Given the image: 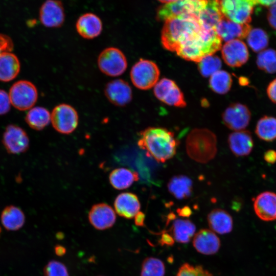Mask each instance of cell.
I'll use <instances>...</instances> for the list:
<instances>
[{"label":"cell","mask_w":276,"mask_h":276,"mask_svg":"<svg viewBox=\"0 0 276 276\" xmlns=\"http://www.w3.org/2000/svg\"><path fill=\"white\" fill-rule=\"evenodd\" d=\"M137 144L157 162L164 163L176 152L178 142L174 133L166 128L151 127L140 132Z\"/></svg>","instance_id":"obj_1"},{"label":"cell","mask_w":276,"mask_h":276,"mask_svg":"<svg viewBox=\"0 0 276 276\" xmlns=\"http://www.w3.org/2000/svg\"><path fill=\"white\" fill-rule=\"evenodd\" d=\"M201 26L198 20L190 17H178L165 21L161 42L163 47L172 52L192 39L199 32Z\"/></svg>","instance_id":"obj_2"},{"label":"cell","mask_w":276,"mask_h":276,"mask_svg":"<svg viewBox=\"0 0 276 276\" xmlns=\"http://www.w3.org/2000/svg\"><path fill=\"white\" fill-rule=\"evenodd\" d=\"M221 42L215 30L201 27L194 38L181 45L175 52L185 60L198 62L203 57L220 50Z\"/></svg>","instance_id":"obj_3"},{"label":"cell","mask_w":276,"mask_h":276,"mask_svg":"<svg viewBox=\"0 0 276 276\" xmlns=\"http://www.w3.org/2000/svg\"><path fill=\"white\" fill-rule=\"evenodd\" d=\"M186 147L191 158L198 163H206L216 154V136L208 129H194L187 137Z\"/></svg>","instance_id":"obj_4"},{"label":"cell","mask_w":276,"mask_h":276,"mask_svg":"<svg viewBox=\"0 0 276 276\" xmlns=\"http://www.w3.org/2000/svg\"><path fill=\"white\" fill-rule=\"evenodd\" d=\"M208 0H176L159 7L156 13L158 20L178 17H190L198 20Z\"/></svg>","instance_id":"obj_5"},{"label":"cell","mask_w":276,"mask_h":276,"mask_svg":"<svg viewBox=\"0 0 276 276\" xmlns=\"http://www.w3.org/2000/svg\"><path fill=\"white\" fill-rule=\"evenodd\" d=\"M159 69L152 61L140 59L132 67L130 76L133 85L142 90L154 87L158 81Z\"/></svg>","instance_id":"obj_6"},{"label":"cell","mask_w":276,"mask_h":276,"mask_svg":"<svg viewBox=\"0 0 276 276\" xmlns=\"http://www.w3.org/2000/svg\"><path fill=\"white\" fill-rule=\"evenodd\" d=\"M258 0H220L221 11L227 19L236 23L249 24Z\"/></svg>","instance_id":"obj_7"},{"label":"cell","mask_w":276,"mask_h":276,"mask_svg":"<svg viewBox=\"0 0 276 276\" xmlns=\"http://www.w3.org/2000/svg\"><path fill=\"white\" fill-rule=\"evenodd\" d=\"M98 65L105 75L117 77L123 74L127 67V61L124 53L119 49L109 47L99 54Z\"/></svg>","instance_id":"obj_8"},{"label":"cell","mask_w":276,"mask_h":276,"mask_svg":"<svg viewBox=\"0 0 276 276\" xmlns=\"http://www.w3.org/2000/svg\"><path fill=\"white\" fill-rule=\"evenodd\" d=\"M9 95L11 104L19 110L31 109L38 98L36 87L27 80H20L14 83L10 89Z\"/></svg>","instance_id":"obj_9"},{"label":"cell","mask_w":276,"mask_h":276,"mask_svg":"<svg viewBox=\"0 0 276 276\" xmlns=\"http://www.w3.org/2000/svg\"><path fill=\"white\" fill-rule=\"evenodd\" d=\"M78 114L75 109L67 104H60L53 109L51 122L58 132L68 134L73 132L78 124Z\"/></svg>","instance_id":"obj_10"},{"label":"cell","mask_w":276,"mask_h":276,"mask_svg":"<svg viewBox=\"0 0 276 276\" xmlns=\"http://www.w3.org/2000/svg\"><path fill=\"white\" fill-rule=\"evenodd\" d=\"M155 96L163 103L178 107H184L187 103L182 92L172 80L163 78L154 86Z\"/></svg>","instance_id":"obj_11"},{"label":"cell","mask_w":276,"mask_h":276,"mask_svg":"<svg viewBox=\"0 0 276 276\" xmlns=\"http://www.w3.org/2000/svg\"><path fill=\"white\" fill-rule=\"evenodd\" d=\"M2 143L8 153L19 154L28 150L30 140L22 128L10 124L6 127L3 133Z\"/></svg>","instance_id":"obj_12"},{"label":"cell","mask_w":276,"mask_h":276,"mask_svg":"<svg viewBox=\"0 0 276 276\" xmlns=\"http://www.w3.org/2000/svg\"><path fill=\"white\" fill-rule=\"evenodd\" d=\"M251 113L248 108L240 103L229 105L222 114L224 125L234 131L242 130L249 124Z\"/></svg>","instance_id":"obj_13"},{"label":"cell","mask_w":276,"mask_h":276,"mask_svg":"<svg viewBox=\"0 0 276 276\" xmlns=\"http://www.w3.org/2000/svg\"><path fill=\"white\" fill-rule=\"evenodd\" d=\"M40 22L48 28H58L65 20V12L62 2L59 0H46L39 11Z\"/></svg>","instance_id":"obj_14"},{"label":"cell","mask_w":276,"mask_h":276,"mask_svg":"<svg viewBox=\"0 0 276 276\" xmlns=\"http://www.w3.org/2000/svg\"><path fill=\"white\" fill-rule=\"evenodd\" d=\"M221 54L225 63L233 67L241 66L249 58L247 47L240 39L226 42L221 47Z\"/></svg>","instance_id":"obj_15"},{"label":"cell","mask_w":276,"mask_h":276,"mask_svg":"<svg viewBox=\"0 0 276 276\" xmlns=\"http://www.w3.org/2000/svg\"><path fill=\"white\" fill-rule=\"evenodd\" d=\"M104 91L108 100L117 106H124L132 100V89L128 83L122 79L109 81L105 85Z\"/></svg>","instance_id":"obj_16"},{"label":"cell","mask_w":276,"mask_h":276,"mask_svg":"<svg viewBox=\"0 0 276 276\" xmlns=\"http://www.w3.org/2000/svg\"><path fill=\"white\" fill-rule=\"evenodd\" d=\"M90 224L98 230H104L112 227L116 220L113 209L105 203L94 205L88 213Z\"/></svg>","instance_id":"obj_17"},{"label":"cell","mask_w":276,"mask_h":276,"mask_svg":"<svg viewBox=\"0 0 276 276\" xmlns=\"http://www.w3.org/2000/svg\"><path fill=\"white\" fill-rule=\"evenodd\" d=\"M251 29L249 24L236 23L224 16L217 25L215 31L221 40L227 42L246 38Z\"/></svg>","instance_id":"obj_18"},{"label":"cell","mask_w":276,"mask_h":276,"mask_svg":"<svg viewBox=\"0 0 276 276\" xmlns=\"http://www.w3.org/2000/svg\"><path fill=\"white\" fill-rule=\"evenodd\" d=\"M193 245L198 252L205 255H212L218 251L220 247V241L212 231L202 229L194 236Z\"/></svg>","instance_id":"obj_19"},{"label":"cell","mask_w":276,"mask_h":276,"mask_svg":"<svg viewBox=\"0 0 276 276\" xmlns=\"http://www.w3.org/2000/svg\"><path fill=\"white\" fill-rule=\"evenodd\" d=\"M102 22L96 14L88 12L81 15L76 23L78 33L85 39H94L102 32Z\"/></svg>","instance_id":"obj_20"},{"label":"cell","mask_w":276,"mask_h":276,"mask_svg":"<svg viewBox=\"0 0 276 276\" xmlns=\"http://www.w3.org/2000/svg\"><path fill=\"white\" fill-rule=\"evenodd\" d=\"M254 208L258 217L264 221L276 219V194L264 192L258 195L254 200Z\"/></svg>","instance_id":"obj_21"},{"label":"cell","mask_w":276,"mask_h":276,"mask_svg":"<svg viewBox=\"0 0 276 276\" xmlns=\"http://www.w3.org/2000/svg\"><path fill=\"white\" fill-rule=\"evenodd\" d=\"M114 206L119 216L126 219H131L140 212L141 204L135 194L124 192L117 196Z\"/></svg>","instance_id":"obj_22"},{"label":"cell","mask_w":276,"mask_h":276,"mask_svg":"<svg viewBox=\"0 0 276 276\" xmlns=\"http://www.w3.org/2000/svg\"><path fill=\"white\" fill-rule=\"evenodd\" d=\"M228 143L231 150L236 156L249 154L254 147L251 133L244 130L231 133L228 137Z\"/></svg>","instance_id":"obj_23"},{"label":"cell","mask_w":276,"mask_h":276,"mask_svg":"<svg viewBox=\"0 0 276 276\" xmlns=\"http://www.w3.org/2000/svg\"><path fill=\"white\" fill-rule=\"evenodd\" d=\"M224 17L220 0H208L199 15L198 21L202 27L215 30L217 25Z\"/></svg>","instance_id":"obj_24"},{"label":"cell","mask_w":276,"mask_h":276,"mask_svg":"<svg viewBox=\"0 0 276 276\" xmlns=\"http://www.w3.org/2000/svg\"><path fill=\"white\" fill-rule=\"evenodd\" d=\"M210 229L219 234L230 233L233 229V221L231 215L226 211L215 209L209 213L207 217Z\"/></svg>","instance_id":"obj_25"},{"label":"cell","mask_w":276,"mask_h":276,"mask_svg":"<svg viewBox=\"0 0 276 276\" xmlns=\"http://www.w3.org/2000/svg\"><path fill=\"white\" fill-rule=\"evenodd\" d=\"M20 62L17 56L10 52L0 54V81H10L20 71Z\"/></svg>","instance_id":"obj_26"},{"label":"cell","mask_w":276,"mask_h":276,"mask_svg":"<svg viewBox=\"0 0 276 276\" xmlns=\"http://www.w3.org/2000/svg\"><path fill=\"white\" fill-rule=\"evenodd\" d=\"M25 215L18 207L10 205L5 207L1 213V221L8 231H15L22 227L25 222Z\"/></svg>","instance_id":"obj_27"},{"label":"cell","mask_w":276,"mask_h":276,"mask_svg":"<svg viewBox=\"0 0 276 276\" xmlns=\"http://www.w3.org/2000/svg\"><path fill=\"white\" fill-rule=\"evenodd\" d=\"M193 182L188 176L178 175L172 177L168 183L169 192L176 199H183L190 196Z\"/></svg>","instance_id":"obj_28"},{"label":"cell","mask_w":276,"mask_h":276,"mask_svg":"<svg viewBox=\"0 0 276 276\" xmlns=\"http://www.w3.org/2000/svg\"><path fill=\"white\" fill-rule=\"evenodd\" d=\"M170 230L177 242L188 243L195 234L196 226L188 219H176Z\"/></svg>","instance_id":"obj_29"},{"label":"cell","mask_w":276,"mask_h":276,"mask_svg":"<svg viewBox=\"0 0 276 276\" xmlns=\"http://www.w3.org/2000/svg\"><path fill=\"white\" fill-rule=\"evenodd\" d=\"M111 185L117 190H123L130 187L139 179L138 174L128 169L119 168L112 170L109 174Z\"/></svg>","instance_id":"obj_30"},{"label":"cell","mask_w":276,"mask_h":276,"mask_svg":"<svg viewBox=\"0 0 276 276\" xmlns=\"http://www.w3.org/2000/svg\"><path fill=\"white\" fill-rule=\"evenodd\" d=\"M25 121L32 129L41 130L51 122V113L44 107H33L27 113Z\"/></svg>","instance_id":"obj_31"},{"label":"cell","mask_w":276,"mask_h":276,"mask_svg":"<svg viewBox=\"0 0 276 276\" xmlns=\"http://www.w3.org/2000/svg\"><path fill=\"white\" fill-rule=\"evenodd\" d=\"M255 132L257 135L265 141L276 139V118L265 116L257 122Z\"/></svg>","instance_id":"obj_32"},{"label":"cell","mask_w":276,"mask_h":276,"mask_svg":"<svg viewBox=\"0 0 276 276\" xmlns=\"http://www.w3.org/2000/svg\"><path fill=\"white\" fill-rule=\"evenodd\" d=\"M232 82L229 73L225 71L219 70L210 76L209 86L216 93L225 94L230 90Z\"/></svg>","instance_id":"obj_33"},{"label":"cell","mask_w":276,"mask_h":276,"mask_svg":"<svg viewBox=\"0 0 276 276\" xmlns=\"http://www.w3.org/2000/svg\"><path fill=\"white\" fill-rule=\"evenodd\" d=\"M247 42L255 52H260L267 47L269 37L267 33L262 29H251L247 37Z\"/></svg>","instance_id":"obj_34"},{"label":"cell","mask_w":276,"mask_h":276,"mask_svg":"<svg viewBox=\"0 0 276 276\" xmlns=\"http://www.w3.org/2000/svg\"><path fill=\"white\" fill-rule=\"evenodd\" d=\"M256 63L259 69L269 74L276 73V50L268 49L260 52Z\"/></svg>","instance_id":"obj_35"},{"label":"cell","mask_w":276,"mask_h":276,"mask_svg":"<svg viewBox=\"0 0 276 276\" xmlns=\"http://www.w3.org/2000/svg\"><path fill=\"white\" fill-rule=\"evenodd\" d=\"M140 276H164L165 266L159 259L154 257L145 258L142 264Z\"/></svg>","instance_id":"obj_36"},{"label":"cell","mask_w":276,"mask_h":276,"mask_svg":"<svg viewBox=\"0 0 276 276\" xmlns=\"http://www.w3.org/2000/svg\"><path fill=\"white\" fill-rule=\"evenodd\" d=\"M198 63V68L200 74L204 77H210L220 70L222 62L220 58L214 54L203 57Z\"/></svg>","instance_id":"obj_37"},{"label":"cell","mask_w":276,"mask_h":276,"mask_svg":"<svg viewBox=\"0 0 276 276\" xmlns=\"http://www.w3.org/2000/svg\"><path fill=\"white\" fill-rule=\"evenodd\" d=\"M44 276H69L66 266L56 260L49 261L43 269Z\"/></svg>","instance_id":"obj_38"},{"label":"cell","mask_w":276,"mask_h":276,"mask_svg":"<svg viewBox=\"0 0 276 276\" xmlns=\"http://www.w3.org/2000/svg\"><path fill=\"white\" fill-rule=\"evenodd\" d=\"M176 276H213V275L201 265L194 266L189 263H184L179 268Z\"/></svg>","instance_id":"obj_39"},{"label":"cell","mask_w":276,"mask_h":276,"mask_svg":"<svg viewBox=\"0 0 276 276\" xmlns=\"http://www.w3.org/2000/svg\"><path fill=\"white\" fill-rule=\"evenodd\" d=\"M11 101L9 94L0 89V115L8 112L11 107Z\"/></svg>","instance_id":"obj_40"},{"label":"cell","mask_w":276,"mask_h":276,"mask_svg":"<svg viewBox=\"0 0 276 276\" xmlns=\"http://www.w3.org/2000/svg\"><path fill=\"white\" fill-rule=\"evenodd\" d=\"M13 48V43L11 38L7 35L0 34V54L11 52Z\"/></svg>","instance_id":"obj_41"},{"label":"cell","mask_w":276,"mask_h":276,"mask_svg":"<svg viewBox=\"0 0 276 276\" xmlns=\"http://www.w3.org/2000/svg\"><path fill=\"white\" fill-rule=\"evenodd\" d=\"M267 18L270 26L276 31V5L269 7Z\"/></svg>","instance_id":"obj_42"},{"label":"cell","mask_w":276,"mask_h":276,"mask_svg":"<svg viewBox=\"0 0 276 276\" xmlns=\"http://www.w3.org/2000/svg\"><path fill=\"white\" fill-rule=\"evenodd\" d=\"M158 243L162 246L167 245L172 246L174 245L175 240L172 235L165 231L163 232Z\"/></svg>","instance_id":"obj_43"},{"label":"cell","mask_w":276,"mask_h":276,"mask_svg":"<svg viewBox=\"0 0 276 276\" xmlns=\"http://www.w3.org/2000/svg\"><path fill=\"white\" fill-rule=\"evenodd\" d=\"M266 92L269 99L276 104V78L270 82L267 87Z\"/></svg>","instance_id":"obj_44"},{"label":"cell","mask_w":276,"mask_h":276,"mask_svg":"<svg viewBox=\"0 0 276 276\" xmlns=\"http://www.w3.org/2000/svg\"><path fill=\"white\" fill-rule=\"evenodd\" d=\"M265 160L270 164H274L276 162V151L273 150L267 151L264 155Z\"/></svg>","instance_id":"obj_45"},{"label":"cell","mask_w":276,"mask_h":276,"mask_svg":"<svg viewBox=\"0 0 276 276\" xmlns=\"http://www.w3.org/2000/svg\"><path fill=\"white\" fill-rule=\"evenodd\" d=\"M177 212L180 216L188 217L192 214V211L188 206H184L177 209Z\"/></svg>","instance_id":"obj_46"},{"label":"cell","mask_w":276,"mask_h":276,"mask_svg":"<svg viewBox=\"0 0 276 276\" xmlns=\"http://www.w3.org/2000/svg\"><path fill=\"white\" fill-rule=\"evenodd\" d=\"M134 222L137 226H143L144 225L145 215L142 212H139L135 216Z\"/></svg>","instance_id":"obj_47"},{"label":"cell","mask_w":276,"mask_h":276,"mask_svg":"<svg viewBox=\"0 0 276 276\" xmlns=\"http://www.w3.org/2000/svg\"><path fill=\"white\" fill-rule=\"evenodd\" d=\"M54 251L56 255L59 257L64 256L66 252L65 247L61 245H56L54 247Z\"/></svg>","instance_id":"obj_48"},{"label":"cell","mask_w":276,"mask_h":276,"mask_svg":"<svg viewBox=\"0 0 276 276\" xmlns=\"http://www.w3.org/2000/svg\"><path fill=\"white\" fill-rule=\"evenodd\" d=\"M259 4L266 6L270 7L271 6L276 5V0H258Z\"/></svg>","instance_id":"obj_49"},{"label":"cell","mask_w":276,"mask_h":276,"mask_svg":"<svg viewBox=\"0 0 276 276\" xmlns=\"http://www.w3.org/2000/svg\"><path fill=\"white\" fill-rule=\"evenodd\" d=\"M240 84L241 85H245L248 83V80L246 79V78L242 77L240 78Z\"/></svg>","instance_id":"obj_50"},{"label":"cell","mask_w":276,"mask_h":276,"mask_svg":"<svg viewBox=\"0 0 276 276\" xmlns=\"http://www.w3.org/2000/svg\"><path fill=\"white\" fill-rule=\"evenodd\" d=\"M158 1L162 3H165V4H166L172 3L176 0H158Z\"/></svg>","instance_id":"obj_51"},{"label":"cell","mask_w":276,"mask_h":276,"mask_svg":"<svg viewBox=\"0 0 276 276\" xmlns=\"http://www.w3.org/2000/svg\"><path fill=\"white\" fill-rule=\"evenodd\" d=\"M1 233V227H0V234Z\"/></svg>","instance_id":"obj_52"}]
</instances>
